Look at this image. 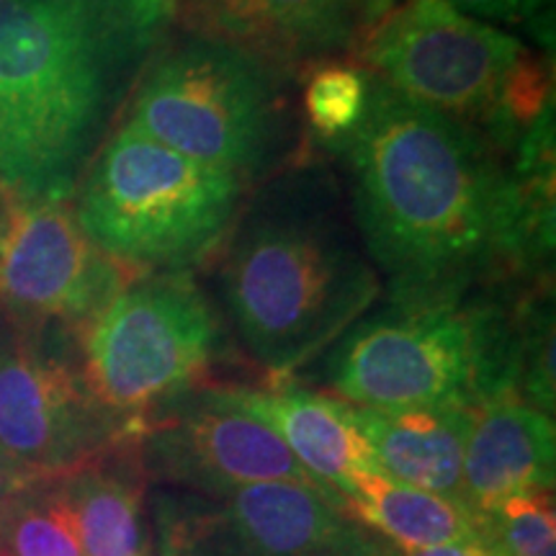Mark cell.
<instances>
[{
    "label": "cell",
    "instance_id": "obj_1",
    "mask_svg": "<svg viewBox=\"0 0 556 556\" xmlns=\"http://www.w3.org/2000/svg\"><path fill=\"white\" fill-rule=\"evenodd\" d=\"M330 148L345 155L358 232L389 302L464 299L552 263L554 227L528 212L505 152L469 124L368 75L364 119Z\"/></svg>",
    "mask_w": 556,
    "mask_h": 556
},
{
    "label": "cell",
    "instance_id": "obj_2",
    "mask_svg": "<svg viewBox=\"0 0 556 556\" xmlns=\"http://www.w3.org/2000/svg\"><path fill=\"white\" fill-rule=\"evenodd\" d=\"M180 0H0V189L73 199Z\"/></svg>",
    "mask_w": 556,
    "mask_h": 556
},
{
    "label": "cell",
    "instance_id": "obj_3",
    "mask_svg": "<svg viewBox=\"0 0 556 556\" xmlns=\"http://www.w3.org/2000/svg\"><path fill=\"white\" fill-rule=\"evenodd\" d=\"M225 307L248 353L287 379L336 345L381 296V278L317 201L274 197L232 227Z\"/></svg>",
    "mask_w": 556,
    "mask_h": 556
},
{
    "label": "cell",
    "instance_id": "obj_4",
    "mask_svg": "<svg viewBox=\"0 0 556 556\" xmlns=\"http://www.w3.org/2000/svg\"><path fill=\"white\" fill-rule=\"evenodd\" d=\"M523 304L484 296L389 302L361 317L328 358L338 400L368 409L482 407L518 397Z\"/></svg>",
    "mask_w": 556,
    "mask_h": 556
},
{
    "label": "cell",
    "instance_id": "obj_5",
    "mask_svg": "<svg viewBox=\"0 0 556 556\" xmlns=\"http://www.w3.org/2000/svg\"><path fill=\"white\" fill-rule=\"evenodd\" d=\"M351 52L394 93L469 124L503 152L554 106L552 65L448 0H397L361 26Z\"/></svg>",
    "mask_w": 556,
    "mask_h": 556
},
{
    "label": "cell",
    "instance_id": "obj_6",
    "mask_svg": "<svg viewBox=\"0 0 556 556\" xmlns=\"http://www.w3.org/2000/svg\"><path fill=\"white\" fill-rule=\"evenodd\" d=\"M248 184L119 119L70 206L96 248L135 276L191 274L225 245Z\"/></svg>",
    "mask_w": 556,
    "mask_h": 556
},
{
    "label": "cell",
    "instance_id": "obj_7",
    "mask_svg": "<svg viewBox=\"0 0 556 556\" xmlns=\"http://www.w3.org/2000/svg\"><path fill=\"white\" fill-rule=\"evenodd\" d=\"M287 73L245 47L189 31L152 54L122 119L248 184L287 150Z\"/></svg>",
    "mask_w": 556,
    "mask_h": 556
},
{
    "label": "cell",
    "instance_id": "obj_8",
    "mask_svg": "<svg viewBox=\"0 0 556 556\" xmlns=\"http://www.w3.org/2000/svg\"><path fill=\"white\" fill-rule=\"evenodd\" d=\"M73 336L96 397L139 430L201 384L225 343L217 309L191 274L135 278Z\"/></svg>",
    "mask_w": 556,
    "mask_h": 556
},
{
    "label": "cell",
    "instance_id": "obj_9",
    "mask_svg": "<svg viewBox=\"0 0 556 556\" xmlns=\"http://www.w3.org/2000/svg\"><path fill=\"white\" fill-rule=\"evenodd\" d=\"M88 387L75 364L52 345L45 328L0 336V448L39 477H65L139 438Z\"/></svg>",
    "mask_w": 556,
    "mask_h": 556
},
{
    "label": "cell",
    "instance_id": "obj_10",
    "mask_svg": "<svg viewBox=\"0 0 556 556\" xmlns=\"http://www.w3.org/2000/svg\"><path fill=\"white\" fill-rule=\"evenodd\" d=\"M139 456L148 479L208 497L258 482H302L330 492L266 422L235 407L214 387L193 389L148 417Z\"/></svg>",
    "mask_w": 556,
    "mask_h": 556
},
{
    "label": "cell",
    "instance_id": "obj_11",
    "mask_svg": "<svg viewBox=\"0 0 556 556\" xmlns=\"http://www.w3.org/2000/svg\"><path fill=\"white\" fill-rule=\"evenodd\" d=\"M135 278L88 240L70 201L9 206L0 242V312L13 325L75 330Z\"/></svg>",
    "mask_w": 556,
    "mask_h": 556
},
{
    "label": "cell",
    "instance_id": "obj_12",
    "mask_svg": "<svg viewBox=\"0 0 556 556\" xmlns=\"http://www.w3.org/2000/svg\"><path fill=\"white\" fill-rule=\"evenodd\" d=\"M184 16L191 31L232 41L283 70L351 50L366 24L364 0H180Z\"/></svg>",
    "mask_w": 556,
    "mask_h": 556
},
{
    "label": "cell",
    "instance_id": "obj_13",
    "mask_svg": "<svg viewBox=\"0 0 556 556\" xmlns=\"http://www.w3.org/2000/svg\"><path fill=\"white\" fill-rule=\"evenodd\" d=\"M554 417L518 397L475 409L462 471V503L477 518L523 492H554Z\"/></svg>",
    "mask_w": 556,
    "mask_h": 556
},
{
    "label": "cell",
    "instance_id": "obj_14",
    "mask_svg": "<svg viewBox=\"0 0 556 556\" xmlns=\"http://www.w3.org/2000/svg\"><path fill=\"white\" fill-rule=\"evenodd\" d=\"M219 392L235 407L266 422L296 462L340 497H348L358 477L381 471L353 407L343 400L291 387H227Z\"/></svg>",
    "mask_w": 556,
    "mask_h": 556
},
{
    "label": "cell",
    "instance_id": "obj_15",
    "mask_svg": "<svg viewBox=\"0 0 556 556\" xmlns=\"http://www.w3.org/2000/svg\"><path fill=\"white\" fill-rule=\"evenodd\" d=\"M353 415L387 477L462 503L464 454L475 409L353 407Z\"/></svg>",
    "mask_w": 556,
    "mask_h": 556
},
{
    "label": "cell",
    "instance_id": "obj_16",
    "mask_svg": "<svg viewBox=\"0 0 556 556\" xmlns=\"http://www.w3.org/2000/svg\"><path fill=\"white\" fill-rule=\"evenodd\" d=\"M148 471L139 456V438L93 458L62 477L67 503L78 523L86 556H150L144 520Z\"/></svg>",
    "mask_w": 556,
    "mask_h": 556
},
{
    "label": "cell",
    "instance_id": "obj_17",
    "mask_svg": "<svg viewBox=\"0 0 556 556\" xmlns=\"http://www.w3.org/2000/svg\"><path fill=\"white\" fill-rule=\"evenodd\" d=\"M348 510L397 548H428L479 536L482 520L458 500L397 482L384 471L356 479Z\"/></svg>",
    "mask_w": 556,
    "mask_h": 556
},
{
    "label": "cell",
    "instance_id": "obj_18",
    "mask_svg": "<svg viewBox=\"0 0 556 556\" xmlns=\"http://www.w3.org/2000/svg\"><path fill=\"white\" fill-rule=\"evenodd\" d=\"M152 526L157 556H261L219 497L160 490Z\"/></svg>",
    "mask_w": 556,
    "mask_h": 556
},
{
    "label": "cell",
    "instance_id": "obj_19",
    "mask_svg": "<svg viewBox=\"0 0 556 556\" xmlns=\"http://www.w3.org/2000/svg\"><path fill=\"white\" fill-rule=\"evenodd\" d=\"M3 556H86L62 477L39 479L21 495L5 526Z\"/></svg>",
    "mask_w": 556,
    "mask_h": 556
},
{
    "label": "cell",
    "instance_id": "obj_20",
    "mask_svg": "<svg viewBox=\"0 0 556 556\" xmlns=\"http://www.w3.org/2000/svg\"><path fill=\"white\" fill-rule=\"evenodd\" d=\"M304 114L323 142L336 144L358 127L368 103V75L343 62L312 65L304 83Z\"/></svg>",
    "mask_w": 556,
    "mask_h": 556
},
{
    "label": "cell",
    "instance_id": "obj_21",
    "mask_svg": "<svg viewBox=\"0 0 556 556\" xmlns=\"http://www.w3.org/2000/svg\"><path fill=\"white\" fill-rule=\"evenodd\" d=\"M479 520L503 556H556L554 492H523Z\"/></svg>",
    "mask_w": 556,
    "mask_h": 556
},
{
    "label": "cell",
    "instance_id": "obj_22",
    "mask_svg": "<svg viewBox=\"0 0 556 556\" xmlns=\"http://www.w3.org/2000/svg\"><path fill=\"white\" fill-rule=\"evenodd\" d=\"M397 0H364L366 21L379 16ZM458 11L482 21H497V24L528 26L536 37L544 39V31L552 37V5L554 0H448ZM546 41V39H544Z\"/></svg>",
    "mask_w": 556,
    "mask_h": 556
},
{
    "label": "cell",
    "instance_id": "obj_23",
    "mask_svg": "<svg viewBox=\"0 0 556 556\" xmlns=\"http://www.w3.org/2000/svg\"><path fill=\"white\" fill-rule=\"evenodd\" d=\"M39 479L50 477L34 475V471L21 467L18 462H13V458L0 448V556H3V533L5 526H9L13 507H16L21 495H24L31 484H37Z\"/></svg>",
    "mask_w": 556,
    "mask_h": 556
},
{
    "label": "cell",
    "instance_id": "obj_24",
    "mask_svg": "<svg viewBox=\"0 0 556 556\" xmlns=\"http://www.w3.org/2000/svg\"><path fill=\"white\" fill-rule=\"evenodd\" d=\"M397 556H503L492 539L486 536L484 528L479 536L456 541V544L428 546V548H397Z\"/></svg>",
    "mask_w": 556,
    "mask_h": 556
},
{
    "label": "cell",
    "instance_id": "obj_25",
    "mask_svg": "<svg viewBox=\"0 0 556 556\" xmlns=\"http://www.w3.org/2000/svg\"><path fill=\"white\" fill-rule=\"evenodd\" d=\"M317 556H397V546H392L381 536H374V533H361L358 539L328 548Z\"/></svg>",
    "mask_w": 556,
    "mask_h": 556
},
{
    "label": "cell",
    "instance_id": "obj_26",
    "mask_svg": "<svg viewBox=\"0 0 556 556\" xmlns=\"http://www.w3.org/2000/svg\"><path fill=\"white\" fill-rule=\"evenodd\" d=\"M9 206H11V199L5 197L3 189H0V212H5V208H9Z\"/></svg>",
    "mask_w": 556,
    "mask_h": 556
},
{
    "label": "cell",
    "instance_id": "obj_27",
    "mask_svg": "<svg viewBox=\"0 0 556 556\" xmlns=\"http://www.w3.org/2000/svg\"><path fill=\"white\" fill-rule=\"evenodd\" d=\"M5 214H9V208L0 212V242H3V232H5Z\"/></svg>",
    "mask_w": 556,
    "mask_h": 556
}]
</instances>
